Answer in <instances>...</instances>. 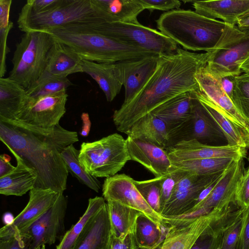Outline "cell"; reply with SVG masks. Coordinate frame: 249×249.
Wrapping results in <instances>:
<instances>
[{"label":"cell","mask_w":249,"mask_h":249,"mask_svg":"<svg viewBox=\"0 0 249 249\" xmlns=\"http://www.w3.org/2000/svg\"><path fill=\"white\" fill-rule=\"evenodd\" d=\"M0 140L16 160L36 172L35 187L59 193L66 189L69 172L61 153L79 141L76 132L59 124L42 128L18 120L0 119Z\"/></svg>","instance_id":"cell-1"},{"label":"cell","mask_w":249,"mask_h":249,"mask_svg":"<svg viewBox=\"0 0 249 249\" xmlns=\"http://www.w3.org/2000/svg\"><path fill=\"white\" fill-rule=\"evenodd\" d=\"M209 53H196L178 48L176 52L159 55L152 75L130 101L113 115L118 131L125 133L139 120L175 96L199 91L196 74L207 63Z\"/></svg>","instance_id":"cell-2"},{"label":"cell","mask_w":249,"mask_h":249,"mask_svg":"<svg viewBox=\"0 0 249 249\" xmlns=\"http://www.w3.org/2000/svg\"><path fill=\"white\" fill-rule=\"evenodd\" d=\"M96 21L69 24L47 32L88 61L115 63L157 54L106 36L96 27Z\"/></svg>","instance_id":"cell-3"},{"label":"cell","mask_w":249,"mask_h":249,"mask_svg":"<svg viewBox=\"0 0 249 249\" xmlns=\"http://www.w3.org/2000/svg\"><path fill=\"white\" fill-rule=\"evenodd\" d=\"M156 22L160 32L183 49L208 53L215 47L226 25L194 11L179 9L162 14Z\"/></svg>","instance_id":"cell-4"},{"label":"cell","mask_w":249,"mask_h":249,"mask_svg":"<svg viewBox=\"0 0 249 249\" xmlns=\"http://www.w3.org/2000/svg\"><path fill=\"white\" fill-rule=\"evenodd\" d=\"M96 21L107 22V18L93 0H61L53 9L41 13L21 9L17 23L24 33L47 32L69 24Z\"/></svg>","instance_id":"cell-5"},{"label":"cell","mask_w":249,"mask_h":249,"mask_svg":"<svg viewBox=\"0 0 249 249\" xmlns=\"http://www.w3.org/2000/svg\"><path fill=\"white\" fill-rule=\"evenodd\" d=\"M55 39L46 32H28L16 45L9 78L25 89L30 88L46 70L49 52Z\"/></svg>","instance_id":"cell-6"},{"label":"cell","mask_w":249,"mask_h":249,"mask_svg":"<svg viewBox=\"0 0 249 249\" xmlns=\"http://www.w3.org/2000/svg\"><path fill=\"white\" fill-rule=\"evenodd\" d=\"M79 160L90 175L107 178L116 175L131 159L126 140L113 133L96 141L83 142Z\"/></svg>","instance_id":"cell-7"},{"label":"cell","mask_w":249,"mask_h":249,"mask_svg":"<svg viewBox=\"0 0 249 249\" xmlns=\"http://www.w3.org/2000/svg\"><path fill=\"white\" fill-rule=\"evenodd\" d=\"M208 53L206 66L215 78L241 74V66L249 57V29L226 24L220 39Z\"/></svg>","instance_id":"cell-8"},{"label":"cell","mask_w":249,"mask_h":249,"mask_svg":"<svg viewBox=\"0 0 249 249\" xmlns=\"http://www.w3.org/2000/svg\"><path fill=\"white\" fill-rule=\"evenodd\" d=\"M106 36L124 44L143 49L159 55L174 53L178 44L160 31L141 23L95 22Z\"/></svg>","instance_id":"cell-9"},{"label":"cell","mask_w":249,"mask_h":249,"mask_svg":"<svg viewBox=\"0 0 249 249\" xmlns=\"http://www.w3.org/2000/svg\"><path fill=\"white\" fill-rule=\"evenodd\" d=\"M244 159L240 158L234 160L225 170L211 193L186 214L178 218H187L205 214L213 209L223 208L235 202L236 189L246 170Z\"/></svg>","instance_id":"cell-10"},{"label":"cell","mask_w":249,"mask_h":249,"mask_svg":"<svg viewBox=\"0 0 249 249\" xmlns=\"http://www.w3.org/2000/svg\"><path fill=\"white\" fill-rule=\"evenodd\" d=\"M134 181L132 178L124 174L106 178L102 187L104 198L107 201H116L137 210L158 226H162L163 218L148 205Z\"/></svg>","instance_id":"cell-11"},{"label":"cell","mask_w":249,"mask_h":249,"mask_svg":"<svg viewBox=\"0 0 249 249\" xmlns=\"http://www.w3.org/2000/svg\"><path fill=\"white\" fill-rule=\"evenodd\" d=\"M68 97L66 90L36 99L28 97L16 120L37 127H53L66 113Z\"/></svg>","instance_id":"cell-12"},{"label":"cell","mask_w":249,"mask_h":249,"mask_svg":"<svg viewBox=\"0 0 249 249\" xmlns=\"http://www.w3.org/2000/svg\"><path fill=\"white\" fill-rule=\"evenodd\" d=\"M224 208L213 209L208 213L187 218H164L163 223L168 227V230L160 249H191Z\"/></svg>","instance_id":"cell-13"},{"label":"cell","mask_w":249,"mask_h":249,"mask_svg":"<svg viewBox=\"0 0 249 249\" xmlns=\"http://www.w3.org/2000/svg\"><path fill=\"white\" fill-rule=\"evenodd\" d=\"M67 199L63 193L49 210L30 227L20 232L31 239L34 249L52 245L65 235L64 221Z\"/></svg>","instance_id":"cell-14"},{"label":"cell","mask_w":249,"mask_h":249,"mask_svg":"<svg viewBox=\"0 0 249 249\" xmlns=\"http://www.w3.org/2000/svg\"><path fill=\"white\" fill-rule=\"evenodd\" d=\"M171 163L201 159L246 158L247 149L229 145L213 146L195 139L178 141L166 149Z\"/></svg>","instance_id":"cell-15"},{"label":"cell","mask_w":249,"mask_h":249,"mask_svg":"<svg viewBox=\"0 0 249 249\" xmlns=\"http://www.w3.org/2000/svg\"><path fill=\"white\" fill-rule=\"evenodd\" d=\"M193 91L180 94L156 108L151 112L166 124L170 137L173 138L187 134L193 116ZM170 145V146H171Z\"/></svg>","instance_id":"cell-16"},{"label":"cell","mask_w":249,"mask_h":249,"mask_svg":"<svg viewBox=\"0 0 249 249\" xmlns=\"http://www.w3.org/2000/svg\"><path fill=\"white\" fill-rule=\"evenodd\" d=\"M159 55L115 63L118 73L125 90L123 103L134 98L152 75L156 68Z\"/></svg>","instance_id":"cell-17"},{"label":"cell","mask_w":249,"mask_h":249,"mask_svg":"<svg viewBox=\"0 0 249 249\" xmlns=\"http://www.w3.org/2000/svg\"><path fill=\"white\" fill-rule=\"evenodd\" d=\"M206 66L201 68L195 76L199 91L231 120L249 130V120L236 108L232 100L222 89L218 80L211 74Z\"/></svg>","instance_id":"cell-18"},{"label":"cell","mask_w":249,"mask_h":249,"mask_svg":"<svg viewBox=\"0 0 249 249\" xmlns=\"http://www.w3.org/2000/svg\"><path fill=\"white\" fill-rule=\"evenodd\" d=\"M60 194L50 189L33 188L30 191L27 204L15 217L13 223L4 225L0 230L21 232L28 229L53 205Z\"/></svg>","instance_id":"cell-19"},{"label":"cell","mask_w":249,"mask_h":249,"mask_svg":"<svg viewBox=\"0 0 249 249\" xmlns=\"http://www.w3.org/2000/svg\"><path fill=\"white\" fill-rule=\"evenodd\" d=\"M193 91V116L186 140L195 139L213 145H227L223 133Z\"/></svg>","instance_id":"cell-20"},{"label":"cell","mask_w":249,"mask_h":249,"mask_svg":"<svg viewBox=\"0 0 249 249\" xmlns=\"http://www.w3.org/2000/svg\"><path fill=\"white\" fill-rule=\"evenodd\" d=\"M126 140L131 160L140 163L155 177L164 176L171 171L172 163L166 150L128 137Z\"/></svg>","instance_id":"cell-21"},{"label":"cell","mask_w":249,"mask_h":249,"mask_svg":"<svg viewBox=\"0 0 249 249\" xmlns=\"http://www.w3.org/2000/svg\"><path fill=\"white\" fill-rule=\"evenodd\" d=\"M224 172L203 176L198 181L190 186L174 188L160 215L163 218H176L186 214L196 205L201 192Z\"/></svg>","instance_id":"cell-22"},{"label":"cell","mask_w":249,"mask_h":249,"mask_svg":"<svg viewBox=\"0 0 249 249\" xmlns=\"http://www.w3.org/2000/svg\"><path fill=\"white\" fill-rule=\"evenodd\" d=\"M112 235L107 203L89 220L73 249H110Z\"/></svg>","instance_id":"cell-23"},{"label":"cell","mask_w":249,"mask_h":249,"mask_svg":"<svg viewBox=\"0 0 249 249\" xmlns=\"http://www.w3.org/2000/svg\"><path fill=\"white\" fill-rule=\"evenodd\" d=\"M245 210L235 202L224 208L202 232L191 249H221L225 231L243 215Z\"/></svg>","instance_id":"cell-24"},{"label":"cell","mask_w":249,"mask_h":249,"mask_svg":"<svg viewBox=\"0 0 249 249\" xmlns=\"http://www.w3.org/2000/svg\"><path fill=\"white\" fill-rule=\"evenodd\" d=\"M193 6L197 13L231 25L249 16V0H195Z\"/></svg>","instance_id":"cell-25"},{"label":"cell","mask_w":249,"mask_h":249,"mask_svg":"<svg viewBox=\"0 0 249 249\" xmlns=\"http://www.w3.org/2000/svg\"><path fill=\"white\" fill-rule=\"evenodd\" d=\"M125 134L131 139L145 141L165 150L171 145L166 124L151 113L137 121Z\"/></svg>","instance_id":"cell-26"},{"label":"cell","mask_w":249,"mask_h":249,"mask_svg":"<svg viewBox=\"0 0 249 249\" xmlns=\"http://www.w3.org/2000/svg\"><path fill=\"white\" fill-rule=\"evenodd\" d=\"M196 97L225 136L227 145L249 148V130L234 123L199 91Z\"/></svg>","instance_id":"cell-27"},{"label":"cell","mask_w":249,"mask_h":249,"mask_svg":"<svg viewBox=\"0 0 249 249\" xmlns=\"http://www.w3.org/2000/svg\"><path fill=\"white\" fill-rule=\"evenodd\" d=\"M82 59L70 47L55 40L47 57L46 71L60 77L83 72Z\"/></svg>","instance_id":"cell-28"},{"label":"cell","mask_w":249,"mask_h":249,"mask_svg":"<svg viewBox=\"0 0 249 249\" xmlns=\"http://www.w3.org/2000/svg\"><path fill=\"white\" fill-rule=\"evenodd\" d=\"M82 71L97 83L108 102L112 101L120 92L123 85L115 63H97L83 59Z\"/></svg>","instance_id":"cell-29"},{"label":"cell","mask_w":249,"mask_h":249,"mask_svg":"<svg viewBox=\"0 0 249 249\" xmlns=\"http://www.w3.org/2000/svg\"><path fill=\"white\" fill-rule=\"evenodd\" d=\"M28 96L26 90L9 77L0 78V119L16 120Z\"/></svg>","instance_id":"cell-30"},{"label":"cell","mask_w":249,"mask_h":249,"mask_svg":"<svg viewBox=\"0 0 249 249\" xmlns=\"http://www.w3.org/2000/svg\"><path fill=\"white\" fill-rule=\"evenodd\" d=\"M8 174L0 178V194L20 196L35 187L37 175L21 160Z\"/></svg>","instance_id":"cell-31"},{"label":"cell","mask_w":249,"mask_h":249,"mask_svg":"<svg viewBox=\"0 0 249 249\" xmlns=\"http://www.w3.org/2000/svg\"><path fill=\"white\" fill-rule=\"evenodd\" d=\"M105 13L107 22L139 23L137 17L144 9L138 0H93Z\"/></svg>","instance_id":"cell-32"},{"label":"cell","mask_w":249,"mask_h":249,"mask_svg":"<svg viewBox=\"0 0 249 249\" xmlns=\"http://www.w3.org/2000/svg\"><path fill=\"white\" fill-rule=\"evenodd\" d=\"M107 201L112 235L124 239L133 233L137 218L142 213L116 201Z\"/></svg>","instance_id":"cell-33"},{"label":"cell","mask_w":249,"mask_h":249,"mask_svg":"<svg viewBox=\"0 0 249 249\" xmlns=\"http://www.w3.org/2000/svg\"><path fill=\"white\" fill-rule=\"evenodd\" d=\"M168 227L159 226L142 213L138 217L133 232L139 249H156L161 246Z\"/></svg>","instance_id":"cell-34"},{"label":"cell","mask_w":249,"mask_h":249,"mask_svg":"<svg viewBox=\"0 0 249 249\" xmlns=\"http://www.w3.org/2000/svg\"><path fill=\"white\" fill-rule=\"evenodd\" d=\"M235 160L229 158L193 160L172 163V169L198 176L215 174L224 171Z\"/></svg>","instance_id":"cell-35"},{"label":"cell","mask_w":249,"mask_h":249,"mask_svg":"<svg viewBox=\"0 0 249 249\" xmlns=\"http://www.w3.org/2000/svg\"><path fill=\"white\" fill-rule=\"evenodd\" d=\"M106 203L105 198L101 196L89 198L85 212L77 223L66 232L56 249H73L78 238L89 220Z\"/></svg>","instance_id":"cell-36"},{"label":"cell","mask_w":249,"mask_h":249,"mask_svg":"<svg viewBox=\"0 0 249 249\" xmlns=\"http://www.w3.org/2000/svg\"><path fill=\"white\" fill-rule=\"evenodd\" d=\"M72 85L67 77L56 76L45 70L36 81L26 90L29 98L36 99L66 90Z\"/></svg>","instance_id":"cell-37"},{"label":"cell","mask_w":249,"mask_h":249,"mask_svg":"<svg viewBox=\"0 0 249 249\" xmlns=\"http://www.w3.org/2000/svg\"><path fill=\"white\" fill-rule=\"evenodd\" d=\"M79 150L73 144L66 147L61 155L67 166L69 172L80 182L98 193L101 183L97 178L89 174L82 166L79 160Z\"/></svg>","instance_id":"cell-38"},{"label":"cell","mask_w":249,"mask_h":249,"mask_svg":"<svg viewBox=\"0 0 249 249\" xmlns=\"http://www.w3.org/2000/svg\"><path fill=\"white\" fill-rule=\"evenodd\" d=\"M12 1L0 0V76L2 77L6 71V55L10 52L7 44L9 33L13 23L9 20V14Z\"/></svg>","instance_id":"cell-39"},{"label":"cell","mask_w":249,"mask_h":249,"mask_svg":"<svg viewBox=\"0 0 249 249\" xmlns=\"http://www.w3.org/2000/svg\"><path fill=\"white\" fill-rule=\"evenodd\" d=\"M161 177L145 180H135L134 183L148 205L156 213L160 212V189Z\"/></svg>","instance_id":"cell-40"},{"label":"cell","mask_w":249,"mask_h":249,"mask_svg":"<svg viewBox=\"0 0 249 249\" xmlns=\"http://www.w3.org/2000/svg\"><path fill=\"white\" fill-rule=\"evenodd\" d=\"M231 100L238 111L249 120V73L235 76Z\"/></svg>","instance_id":"cell-41"},{"label":"cell","mask_w":249,"mask_h":249,"mask_svg":"<svg viewBox=\"0 0 249 249\" xmlns=\"http://www.w3.org/2000/svg\"><path fill=\"white\" fill-rule=\"evenodd\" d=\"M0 249H34L30 238L17 230L0 231Z\"/></svg>","instance_id":"cell-42"},{"label":"cell","mask_w":249,"mask_h":249,"mask_svg":"<svg viewBox=\"0 0 249 249\" xmlns=\"http://www.w3.org/2000/svg\"><path fill=\"white\" fill-rule=\"evenodd\" d=\"M183 173V171L172 169L170 172L162 176L160 189V211L171 197L177 182Z\"/></svg>","instance_id":"cell-43"},{"label":"cell","mask_w":249,"mask_h":249,"mask_svg":"<svg viewBox=\"0 0 249 249\" xmlns=\"http://www.w3.org/2000/svg\"><path fill=\"white\" fill-rule=\"evenodd\" d=\"M243 221V214L226 229L223 237L221 249H237Z\"/></svg>","instance_id":"cell-44"},{"label":"cell","mask_w":249,"mask_h":249,"mask_svg":"<svg viewBox=\"0 0 249 249\" xmlns=\"http://www.w3.org/2000/svg\"><path fill=\"white\" fill-rule=\"evenodd\" d=\"M235 201L240 207L246 209L249 206V166L245 170L236 189Z\"/></svg>","instance_id":"cell-45"},{"label":"cell","mask_w":249,"mask_h":249,"mask_svg":"<svg viewBox=\"0 0 249 249\" xmlns=\"http://www.w3.org/2000/svg\"><path fill=\"white\" fill-rule=\"evenodd\" d=\"M144 9L151 12L155 10L170 11L179 9L181 5L178 0H138Z\"/></svg>","instance_id":"cell-46"},{"label":"cell","mask_w":249,"mask_h":249,"mask_svg":"<svg viewBox=\"0 0 249 249\" xmlns=\"http://www.w3.org/2000/svg\"><path fill=\"white\" fill-rule=\"evenodd\" d=\"M61 0H28L22 9L38 14L49 11L60 3Z\"/></svg>","instance_id":"cell-47"},{"label":"cell","mask_w":249,"mask_h":249,"mask_svg":"<svg viewBox=\"0 0 249 249\" xmlns=\"http://www.w3.org/2000/svg\"><path fill=\"white\" fill-rule=\"evenodd\" d=\"M237 249H249V206L243 213V225Z\"/></svg>","instance_id":"cell-48"},{"label":"cell","mask_w":249,"mask_h":249,"mask_svg":"<svg viewBox=\"0 0 249 249\" xmlns=\"http://www.w3.org/2000/svg\"><path fill=\"white\" fill-rule=\"evenodd\" d=\"M110 249H139L133 233L124 239H120L112 236Z\"/></svg>","instance_id":"cell-49"},{"label":"cell","mask_w":249,"mask_h":249,"mask_svg":"<svg viewBox=\"0 0 249 249\" xmlns=\"http://www.w3.org/2000/svg\"><path fill=\"white\" fill-rule=\"evenodd\" d=\"M235 77L234 75H227L217 79L223 90L231 100L234 87Z\"/></svg>","instance_id":"cell-50"},{"label":"cell","mask_w":249,"mask_h":249,"mask_svg":"<svg viewBox=\"0 0 249 249\" xmlns=\"http://www.w3.org/2000/svg\"><path fill=\"white\" fill-rule=\"evenodd\" d=\"M10 157L6 154H1L0 156V178L2 177L13 171L15 166L10 162Z\"/></svg>","instance_id":"cell-51"},{"label":"cell","mask_w":249,"mask_h":249,"mask_svg":"<svg viewBox=\"0 0 249 249\" xmlns=\"http://www.w3.org/2000/svg\"><path fill=\"white\" fill-rule=\"evenodd\" d=\"M81 118L83 122V127L80 133L82 136L87 137L89 133L91 127L89 116L88 113L84 112L81 114Z\"/></svg>","instance_id":"cell-52"},{"label":"cell","mask_w":249,"mask_h":249,"mask_svg":"<svg viewBox=\"0 0 249 249\" xmlns=\"http://www.w3.org/2000/svg\"><path fill=\"white\" fill-rule=\"evenodd\" d=\"M15 218V217H14L12 213L9 212H6L3 215L2 221L5 225H10L13 223Z\"/></svg>","instance_id":"cell-53"},{"label":"cell","mask_w":249,"mask_h":249,"mask_svg":"<svg viewBox=\"0 0 249 249\" xmlns=\"http://www.w3.org/2000/svg\"><path fill=\"white\" fill-rule=\"evenodd\" d=\"M236 25L240 29H249V16L241 19Z\"/></svg>","instance_id":"cell-54"},{"label":"cell","mask_w":249,"mask_h":249,"mask_svg":"<svg viewBox=\"0 0 249 249\" xmlns=\"http://www.w3.org/2000/svg\"><path fill=\"white\" fill-rule=\"evenodd\" d=\"M241 71L244 73H249V63L243 64L241 66Z\"/></svg>","instance_id":"cell-55"},{"label":"cell","mask_w":249,"mask_h":249,"mask_svg":"<svg viewBox=\"0 0 249 249\" xmlns=\"http://www.w3.org/2000/svg\"><path fill=\"white\" fill-rule=\"evenodd\" d=\"M249 63V57L246 60V61L243 64H248Z\"/></svg>","instance_id":"cell-56"},{"label":"cell","mask_w":249,"mask_h":249,"mask_svg":"<svg viewBox=\"0 0 249 249\" xmlns=\"http://www.w3.org/2000/svg\"><path fill=\"white\" fill-rule=\"evenodd\" d=\"M37 249H44V247H40V248H37Z\"/></svg>","instance_id":"cell-57"},{"label":"cell","mask_w":249,"mask_h":249,"mask_svg":"<svg viewBox=\"0 0 249 249\" xmlns=\"http://www.w3.org/2000/svg\"><path fill=\"white\" fill-rule=\"evenodd\" d=\"M248 161H249V157L248 158Z\"/></svg>","instance_id":"cell-58"},{"label":"cell","mask_w":249,"mask_h":249,"mask_svg":"<svg viewBox=\"0 0 249 249\" xmlns=\"http://www.w3.org/2000/svg\"><path fill=\"white\" fill-rule=\"evenodd\" d=\"M160 247L158 248H157V249H160Z\"/></svg>","instance_id":"cell-59"}]
</instances>
